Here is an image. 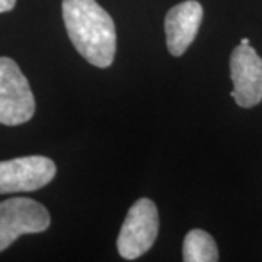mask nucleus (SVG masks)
I'll return each mask as SVG.
<instances>
[{"label": "nucleus", "mask_w": 262, "mask_h": 262, "mask_svg": "<svg viewBox=\"0 0 262 262\" xmlns=\"http://www.w3.org/2000/svg\"><path fill=\"white\" fill-rule=\"evenodd\" d=\"M61 9L67 34L77 53L99 69L113 64L117 31L111 15L96 0H63Z\"/></svg>", "instance_id": "nucleus-1"}, {"label": "nucleus", "mask_w": 262, "mask_h": 262, "mask_svg": "<svg viewBox=\"0 0 262 262\" xmlns=\"http://www.w3.org/2000/svg\"><path fill=\"white\" fill-rule=\"evenodd\" d=\"M34 113L35 99L27 77L12 58L0 57V124L20 125Z\"/></svg>", "instance_id": "nucleus-2"}, {"label": "nucleus", "mask_w": 262, "mask_h": 262, "mask_svg": "<svg viewBox=\"0 0 262 262\" xmlns=\"http://www.w3.org/2000/svg\"><path fill=\"white\" fill-rule=\"evenodd\" d=\"M159 233V213L149 198H140L130 207L117 239L124 259H137L153 246Z\"/></svg>", "instance_id": "nucleus-3"}, {"label": "nucleus", "mask_w": 262, "mask_h": 262, "mask_svg": "<svg viewBox=\"0 0 262 262\" xmlns=\"http://www.w3.org/2000/svg\"><path fill=\"white\" fill-rule=\"evenodd\" d=\"M51 217L46 207L31 198H9L0 203V252L19 236L46 232Z\"/></svg>", "instance_id": "nucleus-4"}, {"label": "nucleus", "mask_w": 262, "mask_h": 262, "mask_svg": "<svg viewBox=\"0 0 262 262\" xmlns=\"http://www.w3.org/2000/svg\"><path fill=\"white\" fill-rule=\"evenodd\" d=\"M56 163L46 156H24L0 162V194L37 191L56 177Z\"/></svg>", "instance_id": "nucleus-5"}, {"label": "nucleus", "mask_w": 262, "mask_h": 262, "mask_svg": "<svg viewBox=\"0 0 262 262\" xmlns=\"http://www.w3.org/2000/svg\"><path fill=\"white\" fill-rule=\"evenodd\" d=\"M233 98L242 108H252L262 101V58L249 44H239L230 57Z\"/></svg>", "instance_id": "nucleus-6"}, {"label": "nucleus", "mask_w": 262, "mask_h": 262, "mask_svg": "<svg viewBox=\"0 0 262 262\" xmlns=\"http://www.w3.org/2000/svg\"><path fill=\"white\" fill-rule=\"evenodd\" d=\"M203 20V6L195 0H187L169 10L165 18L166 46L172 56H182L195 39Z\"/></svg>", "instance_id": "nucleus-7"}, {"label": "nucleus", "mask_w": 262, "mask_h": 262, "mask_svg": "<svg viewBox=\"0 0 262 262\" xmlns=\"http://www.w3.org/2000/svg\"><path fill=\"white\" fill-rule=\"evenodd\" d=\"M182 259L185 262L219 261V251L211 234L201 229H192L184 239Z\"/></svg>", "instance_id": "nucleus-8"}, {"label": "nucleus", "mask_w": 262, "mask_h": 262, "mask_svg": "<svg viewBox=\"0 0 262 262\" xmlns=\"http://www.w3.org/2000/svg\"><path fill=\"white\" fill-rule=\"evenodd\" d=\"M16 0H0V13L3 12H9L15 8Z\"/></svg>", "instance_id": "nucleus-9"}, {"label": "nucleus", "mask_w": 262, "mask_h": 262, "mask_svg": "<svg viewBox=\"0 0 262 262\" xmlns=\"http://www.w3.org/2000/svg\"><path fill=\"white\" fill-rule=\"evenodd\" d=\"M241 44H245V46H248V44H249V39H248V38H242V39H241Z\"/></svg>", "instance_id": "nucleus-10"}]
</instances>
